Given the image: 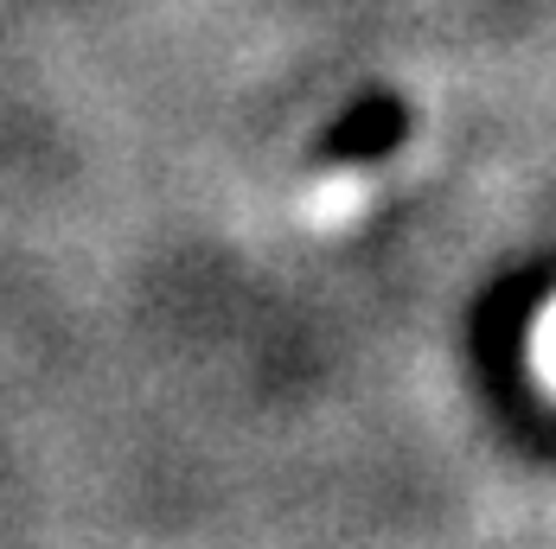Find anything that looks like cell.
I'll return each mask as SVG.
<instances>
[{
    "label": "cell",
    "mask_w": 556,
    "mask_h": 549,
    "mask_svg": "<svg viewBox=\"0 0 556 549\" xmlns=\"http://www.w3.org/2000/svg\"><path fill=\"white\" fill-rule=\"evenodd\" d=\"M531 365H538V378L556 390V301L544 307V320H538V332H531Z\"/></svg>",
    "instance_id": "cell-1"
}]
</instances>
